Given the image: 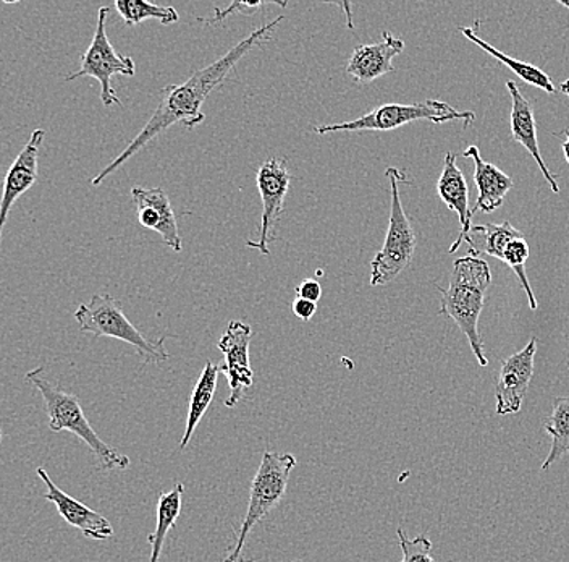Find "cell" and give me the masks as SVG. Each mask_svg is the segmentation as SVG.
Listing matches in <instances>:
<instances>
[{
  "mask_svg": "<svg viewBox=\"0 0 569 562\" xmlns=\"http://www.w3.org/2000/svg\"><path fill=\"white\" fill-rule=\"evenodd\" d=\"M283 20L284 17L279 16L276 20L262 24L261 28L252 31L248 38L241 39L226 56L191 75L184 83L169 85V87L162 88L158 108H156L149 122L142 127L140 134L130 141V145L120 152V156H117L109 166H106L91 180L92 187H99L107 177L119 170L128 159L133 158L140 149L151 144L154 138H158L160 134L169 130L176 124H183L188 130H191V128L204 122L206 117L201 108L208 101L211 92L227 80L231 70L251 49L270 41V34Z\"/></svg>",
  "mask_w": 569,
  "mask_h": 562,
  "instance_id": "obj_1",
  "label": "cell"
},
{
  "mask_svg": "<svg viewBox=\"0 0 569 562\" xmlns=\"http://www.w3.org/2000/svg\"><path fill=\"white\" fill-rule=\"evenodd\" d=\"M492 284L489 263L478 256H462L455 259L448 289L439 287L442 294V315L450 316L475 352L480 366L489 365L483 354L482 337L479 334V316L482 313L486 292Z\"/></svg>",
  "mask_w": 569,
  "mask_h": 562,
  "instance_id": "obj_2",
  "label": "cell"
},
{
  "mask_svg": "<svg viewBox=\"0 0 569 562\" xmlns=\"http://www.w3.org/2000/svg\"><path fill=\"white\" fill-rule=\"evenodd\" d=\"M44 368L31 369L27 373V379L39 393L42 394L48 411L49 428L51 432H70L87 443L89 450L98 457L99 467L102 471H127L130 467V459L110 447L92 428L81 407L80 400L73 394L66 393L53 386L44 378Z\"/></svg>",
  "mask_w": 569,
  "mask_h": 562,
  "instance_id": "obj_3",
  "label": "cell"
},
{
  "mask_svg": "<svg viewBox=\"0 0 569 562\" xmlns=\"http://www.w3.org/2000/svg\"><path fill=\"white\" fill-rule=\"evenodd\" d=\"M74 319L81 333L94 337H112L130 344L144 363L169 361L166 348L167 337L149 341L140 329L124 316L122 304L110 295H92L88 304H81L74 312Z\"/></svg>",
  "mask_w": 569,
  "mask_h": 562,
  "instance_id": "obj_4",
  "label": "cell"
},
{
  "mask_svg": "<svg viewBox=\"0 0 569 562\" xmlns=\"http://www.w3.org/2000/svg\"><path fill=\"white\" fill-rule=\"evenodd\" d=\"M295 467H297V457L293 454L270 453V451L262 454L261 465L249 489L248 512L243 524L238 530L237 544L223 562H256V560L244 561L241 558L249 533L279 506L287 494L288 480Z\"/></svg>",
  "mask_w": 569,
  "mask_h": 562,
  "instance_id": "obj_5",
  "label": "cell"
},
{
  "mask_svg": "<svg viewBox=\"0 0 569 562\" xmlns=\"http://www.w3.org/2000/svg\"><path fill=\"white\" fill-rule=\"evenodd\" d=\"M391 188L389 229L382 250L373 256L371 263V286H386L397 279L411 265L416 252V234L405 213L400 198V181L407 180V174L397 167L386 170Z\"/></svg>",
  "mask_w": 569,
  "mask_h": 562,
  "instance_id": "obj_6",
  "label": "cell"
},
{
  "mask_svg": "<svg viewBox=\"0 0 569 562\" xmlns=\"http://www.w3.org/2000/svg\"><path fill=\"white\" fill-rule=\"evenodd\" d=\"M458 119L465 120V126H469L475 122L476 116L475 112H460V110L448 106L447 102L427 99L419 105H383L366 116L351 120V122L318 126L312 128V131L318 135L336 134V131H389L416 122V120L443 124Z\"/></svg>",
  "mask_w": 569,
  "mask_h": 562,
  "instance_id": "obj_7",
  "label": "cell"
},
{
  "mask_svg": "<svg viewBox=\"0 0 569 562\" xmlns=\"http://www.w3.org/2000/svg\"><path fill=\"white\" fill-rule=\"evenodd\" d=\"M109 7H101L98 12L94 38L83 56H81L80 69L70 73L66 81H73L80 77H91L101 83V102L106 108L110 106H122L119 96L112 87V78L116 75L133 77L137 73V66L130 56H120L110 45L107 37L106 21L109 16Z\"/></svg>",
  "mask_w": 569,
  "mask_h": 562,
  "instance_id": "obj_8",
  "label": "cell"
},
{
  "mask_svg": "<svg viewBox=\"0 0 569 562\" xmlns=\"http://www.w3.org/2000/svg\"><path fill=\"white\" fill-rule=\"evenodd\" d=\"M291 176L288 172L287 159L273 158L267 159L258 169V184L259 195L262 200V218L261 230H259L258 240H248L247 247L256 248L259 254L269 256L270 241L276 238L273 229L276 224L279 223L280 216L283 213V203L287 198L288 188H290Z\"/></svg>",
  "mask_w": 569,
  "mask_h": 562,
  "instance_id": "obj_9",
  "label": "cell"
},
{
  "mask_svg": "<svg viewBox=\"0 0 569 562\" xmlns=\"http://www.w3.org/2000/svg\"><path fill=\"white\" fill-rule=\"evenodd\" d=\"M252 339V327L243 322H230L226 333L220 337L217 347L226 357V365L220 366V372L227 376L230 386V396L226 401L231 408L244 397V391L252 387L251 365H249V344Z\"/></svg>",
  "mask_w": 569,
  "mask_h": 562,
  "instance_id": "obj_10",
  "label": "cell"
},
{
  "mask_svg": "<svg viewBox=\"0 0 569 562\" xmlns=\"http://www.w3.org/2000/svg\"><path fill=\"white\" fill-rule=\"evenodd\" d=\"M537 341H529L522 351L508 357L501 365L496 384L497 414L515 415L521 411L533 375Z\"/></svg>",
  "mask_w": 569,
  "mask_h": 562,
  "instance_id": "obj_11",
  "label": "cell"
},
{
  "mask_svg": "<svg viewBox=\"0 0 569 562\" xmlns=\"http://www.w3.org/2000/svg\"><path fill=\"white\" fill-rule=\"evenodd\" d=\"M131 200L138 213V223L146 229L156 230L162 237L163 244L172 248L173 252L180 254L181 237L176 213L170 205L169 197L160 187L131 188Z\"/></svg>",
  "mask_w": 569,
  "mask_h": 562,
  "instance_id": "obj_12",
  "label": "cell"
},
{
  "mask_svg": "<svg viewBox=\"0 0 569 562\" xmlns=\"http://www.w3.org/2000/svg\"><path fill=\"white\" fill-rule=\"evenodd\" d=\"M36 473L48 489V493L44 494L46 500L56 504L57 511L67 524L80 530L87 539L96 540V542H102V540L110 539L113 535V526L110 525L104 515L92 511L87 504L80 503V501L71 497L69 493L60 490L44 469L39 467Z\"/></svg>",
  "mask_w": 569,
  "mask_h": 562,
  "instance_id": "obj_13",
  "label": "cell"
},
{
  "mask_svg": "<svg viewBox=\"0 0 569 562\" xmlns=\"http://www.w3.org/2000/svg\"><path fill=\"white\" fill-rule=\"evenodd\" d=\"M46 130L38 128L31 134L30 141L21 149L17 156L16 162L10 166L3 184L2 205H0V230L6 227L9 219L10 209L16 205L21 195L27 194L38 181L39 169V148L44 141Z\"/></svg>",
  "mask_w": 569,
  "mask_h": 562,
  "instance_id": "obj_14",
  "label": "cell"
},
{
  "mask_svg": "<svg viewBox=\"0 0 569 562\" xmlns=\"http://www.w3.org/2000/svg\"><path fill=\"white\" fill-rule=\"evenodd\" d=\"M403 49V39L383 31L382 41L376 45H361L355 49L348 60L347 73L358 83H371L377 78L393 72V59L400 56Z\"/></svg>",
  "mask_w": 569,
  "mask_h": 562,
  "instance_id": "obj_15",
  "label": "cell"
},
{
  "mask_svg": "<svg viewBox=\"0 0 569 562\" xmlns=\"http://www.w3.org/2000/svg\"><path fill=\"white\" fill-rule=\"evenodd\" d=\"M437 191H439L440 200L451 211L457 213L458 219H460V237L453 241L450 250H448L450 254H455L462 241L466 240L468 244L471 241L472 209H469L468 184H466L460 167L457 166V158H455L453 152H447V156H445L442 176H440L439 184H437Z\"/></svg>",
  "mask_w": 569,
  "mask_h": 562,
  "instance_id": "obj_16",
  "label": "cell"
},
{
  "mask_svg": "<svg viewBox=\"0 0 569 562\" xmlns=\"http://www.w3.org/2000/svg\"><path fill=\"white\" fill-rule=\"evenodd\" d=\"M507 90L510 92L511 105H513L511 106V135H513V140L516 144L525 146L531 152L537 166H539L540 172L546 177L547 184L550 185L551 191L560 194V185H558L557 177L550 172L549 167H547L542 156H540L536 119H533L531 105L522 96V92L519 91L518 85L515 81H507Z\"/></svg>",
  "mask_w": 569,
  "mask_h": 562,
  "instance_id": "obj_17",
  "label": "cell"
},
{
  "mask_svg": "<svg viewBox=\"0 0 569 562\" xmlns=\"http://www.w3.org/2000/svg\"><path fill=\"white\" fill-rule=\"evenodd\" d=\"M462 156L471 158L476 164L475 181L479 195L478 201L472 208V215L478 211L486 213V215L496 211L503 205L508 191L513 188V179L501 172L493 164L483 161L478 146H468Z\"/></svg>",
  "mask_w": 569,
  "mask_h": 562,
  "instance_id": "obj_18",
  "label": "cell"
},
{
  "mask_svg": "<svg viewBox=\"0 0 569 562\" xmlns=\"http://www.w3.org/2000/svg\"><path fill=\"white\" fill-rule=\"evenodd\" d=\"M219 373H222L220 372V366L208 361L201 376H199L198 383L194 384L193 393H191L190 397V407H188L187 428H184V435L180 441L181 450H184L190 444L191 436H193L194 430L198 428L199 422L204 417L208 408L211 407L217 382H219Z\"/></svg>",
  "mask_w": 569,
  "mask_h": 562,
  "instance_id": "obj_19",
  "label": "cell"
},
{
  "mask_svg": "<svg viewBox=\"0 0 569 562\" xmlns=\"http://www.w3.org/2000/svg\"><path fill=\"white\" fill-rule=\"evenodd\" d=\"M480 21H476L475 28L472 27H460V33L469 41L475 42L476 46H479L482 51H486L487 55L492 56L493 59H497L498 62L507 66L511 72L518 75L521 80H525L526 83L532 85V87L540 88L542 91L550 92V95H555L557 91V87H555L553 81L550 80L549 75L542 72V70L537 69L532 63L519 62V60L511 59L503 52L498 51V49L490 46L489 42L483 41L482 38H479Z\"/></svg>",
  "mask_w": 569,
  "mask_h": 562,
  "instance_id": "obj_20",
  "label": "cell"
},
{
  "mask_svg": "<svg viewBox=\"0 0 569 562\" xmlns=\"http://www.w3.org/2000/svg\"><path fill=\"white\" fill-rule=\"evenodd\" d=\"M184 485L180 482H177L172 490L160 493L158 501V525H156V532L148 536V542L151 543L149 562H159L167 533L176 526L178 517H180Z\"/></svg>",
  "mask_w": 569,
  "mask_h": 562,
  "instance_id": "obj_21",
  "label": "cell"
},
{
  "mask_svg": "<svg viewBox=\"0 0 569 562\" xmlns=\"http://www.w3.org/2000/svg\"><path fill=\"white\" fill-rule=\"evenodd\" d=\"M522 237L518 229H515L510 220L501 224H483L471 229V241H469V254L478 256L480 252L503 262V252L507 245L515 238Z\"/></svg>",
  "mask_w": 569,
  "mask_h": 562,
  "instance_id": "obj_22",
  "label": "cell"
},
{
  "mask_svg": "<svg viewBox=\"0 0 569 562\" xmlns=\"http://www.w3.org/2000/svg\"><path fill=\"white\" fill-rule=\"evenodd\" d=\"M546 432L551 436V447L542 464V471H549L551 464L569 453V396L553 401V411L546 422Z\"/></svg>",
  "mask_w": 569,
  "mask_h": 562,
  "instance_id": "obj_23",
  "label": "cell"
},
{
  "mask_svg": "<svg viewBox=\"0 0 569 562\" xmlns=\"http://www.w3.org/2000/svg\"><path fill=\"white\" fill-rule=\"evenodd\" d=\"M116 9L128 27H137L144 20H158L162 24H172L180 20L173 7L156 6L146 0H117Z\"/></svg>",
  "mask_w": 569,
  "mask_h": 562,
  "instance_id": "obj_24",
  "label": "cell"
},
{
  "mask_svg": "<svg viewBox=\"0 0 569 562\" xmlns=\"http://www.w3.org/2000/svg\"><path fill=\"white\" fill-rule=\"evenodd\" d=\"M528 258L529 245L525 236L515 238V240H511L510 244L507 245V248H505L503 263L510 266L516 276H518L522 289H525L526 295H528L529 307H531L532 312H536L539 305H537L531 284H529L528 274H526V262H528Z\"/></svg>",
  "mask_w": 569,
  "mask_h": 562,
  "instance_id": "obj_25",
  "label": "cell"
},
{
  "mask_svg": "<svg viewBox=\"0 0 569 562\" xmlns=\"http://www.w3.org/2000/svg\"><path fill=\"white\" fill-rule=\"evenodd\" d=\"M397 535L403 551V560L400 562H436L432 558V542L426 535L409 540L401 526H398Z\"/></svg>",
  "mask_w": 569,
  "mask_h": 562,
  "instance_id": "obj_26",
  "label": "cell"
},
{
  "mask_svg": "<svg viewBox=\"0 0 569 562\" xmlns=\"http://www.w3.org/2000/svg\"><path fill=\"white\" fill-rule=\"evenodd\" d=\"M266 6H270L269 2H233L230 3L227 9L220 10L219 7L213 9V19L206 21L208 24L222 23L223 20L229 19L233 13H243V16H252L256 10L264 9Z\"/></svg>",
  "mask_w": 569,
  "mask_h": 562,
  "instance_id": "obj_27",
  "label": "cell"
},
{
  "mask_svg": "<svg viewBox=\"0 0 569 562\" xmlns=\"http://www.w3.org/2000/svg\"><path fill=\"white\" fill-rule=\"evenodd\" d=\"M297 297L318 304L322 297V286L316 279H305L297 286Z\"/></svg>",
  "mask_w": 569,
  "mask_h": 562,
  "instance_id": "obj_28",
  "label": "cell"
},
{
  "mask_svg": "<svg viewBox=\"0 0 569 562\" xmlns=\"http://www.w3.org/2000/svg\"><path fill=\"white\" fill-rule=\"evenodd\" d=\"M291 308H293V315L297 316V318L302 319V322H309V319L316 315V312H318V304L297 297Z\"/></svg>",
  "mask_w": 569,
  "mask_h": 562,
  "instance_id": "obj_29",
  "label": "cell"
},
{
  "mask_svg": "<svg viewBox=\"0 0 569 562\" xmlns=\"http://www.w3.org/2000/svg\"><path fill=\"white\" fill-rule=\"evenodd\" d=\"M558 138H561V148H563L565 158L569 164V128L563 131V134L557 135Z\"/></svg>",
  "mask_w": 569,
  "mask_h": 562,
  "instance_id": "obj_30",
  "label": "cell"
},
{
  "mask_svg": "<svg viewBox=\"0 0 569 562\" xmlns=\"http://www.w3.org/2000/svg\"><path fill=\"white\" fill-rule=\"evenodd\" d=\"M560 92H563V95H567L569 98V78L560 85Z\"/></svg>",
  "mask_w": 569,
  "mask_h": 562,
  "instance_id": "obj_31",
  "label": "cell"
},
{
  "mask_svg": "<svg viewBox=\"0 0 569 562\" xmlns=\"http://www.w3.org/2000/svg\"><path fill=\"white\" fill-rule=\"evenodd\" d=\"M560 3L569 10V0H560Z\"/></svg>",
  "mask_w": 569,
  "mask_h": 562,
  "instance_id": "obj_32",
  "label": "cell"
},
{
  "mask_svg": "<svg viewBox=\"0 0 569 562\" xmlns=\"http://www.w3.org/2000/svg\"><path fill=\"white\" fill-rule=\"evenodd\" d=\"M295 562H300V561H295Z\"/></svg>",
  "mask_w": 569,
  "mask_h": 562,
  "instance_id": "obj_33",
  "label": "cell"
}]
</instances>
